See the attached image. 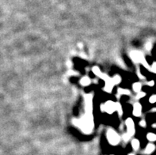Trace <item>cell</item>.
Segmentation results:
<instances>
[{"label": "cell", "instance_id": "cell-7", "mask_svg": "<svg viewBox=\"0 0 156 155\" xmlns=\"http://www.w3.org/2000/svg\"><path fill=\"white\" fill-rule=\"evenodd\" d=\"M131 147L133 148V150H137L140 149V141L136 139H134L131 140Z\"/></svg>", "mask_w": 156, "mask_h": 155}, {"label": "cell", "instance_id": "cell-10", "mask_svg": "<svg viewBox=\"0 0 156 155\" xmlns=\"http://www.w3.org/2000/svg\"><path fill=\"white\" fill-rule=\"evenodd\" d=\"M91 79L87 78V77H84V78H82L81 79V81H80V83L82 85V86H89V85L91 84Z\"/></svg>", "mask_w": 156, "mask_h": 155}, {"label": "cell", "instance_id": "cell-8", "mask_svg": "<svg viewBox=\"0 0 156 155\" xmlns=\"http://www.w3.org/2000/svg\"><path fill=\"white\" fill-rule=\"evenodd\" d=\"M142 89V84L140 82H135L132 85V90H134L136 93H140Z\"/></svg>", "mask_w": 156, "mask_h": 155}, {"label": "cell", "instance_id": "cell-5", "mask_svg": "<svg viewBox=\"0 0 156 155\" xmlns=\"http://www.w3.org/2000/svg\"><path fill=\"white\" fill-rule=\"evenodd\" d=\"M132 113L135 116L140 117L142 115V105L139 102L134 104L133 105V109H132Z\"/></svg>", "mask_w": 156, "mask_h": 155}, {"label": "cell", "instance_id": "cell-11", "mask_svg": "<svg viewBox=\"0 0 156 155\" xmlns=\"http://www.w3.org/2000/svg\"><path fill=\"white\" fill-rule=\"evenodd\" d=\"M149 102L151 104H155L156 103V94L151 95L149 98Z\"/></svg>", "mask_w": 156, "mask_h": 155}, {"label": "cell", "instance_id": "cell-4", "mask_svg": "<svg viewBox=\"0 0 156 155\" xmlns=\"http://www.w3.org/2000/svg\"><path fill=\"white\" fill-rule=\"evenodd\" d=\"M102 107H104L105 111L109 114H112V112L117 111V103H114L112 101H107L104 106Z\"/></svg>", "mask_w": 156, "mask_h": 155}, {"label": "cell", "instance_id": "cell-12", "mask_svg": "<svg viewBox=\"0 0 156 155\" xmlns=\"http://www.w3.org/2000/svg\"><path fill=\"white\" fill-rule=\"evenodd\" d=\"M150 71H151L152 72L156 74V62H154V63H152L151 67H150Z\"/></svg>", "mask_w": 156, "mask_h": 155}, {"label": "cell", "instance_id": "cell-3", "mask_svg": "<svg viewBox=\"0 0 156 155\" xmlns=\"http://www.w3.org/2000/svg\"><path fill=\"white\" fill-rule=\"evenodd\" d=\"M126 127H127V134L130 137L135 134V123L134 121L131 120V118H128L125 121Z\"/></svg>", "mask_w": 156, "mask_h": 155}, {"label": "cell", "instance_id": "cell-16", "mask_svg": "<svg viewBox=\"0 0 156 155\" xmlns=\"http://www.w3.org/2000/svg\"><path fill=\"white\" fill-rule=\"evenodd\" d=\"M147 85L150 86H153L154 85H155V82H154L153 80H151V81H149V82L147 83Z\"/></svg>", "mask_w": 156, "mask_h": 155}, {"label": "cell", "instance_id": "cell-14", "mask_svg": "<svg viewBox=\"0 0 156 155\" xmlns=\"http://www.w3.org/2000/svg\"><path fill=\"white\" fill-rule=\"evenodd\" d=\"M140 127H142V128H146V126H147V123L144 120H141L140 122Z\"/></svg>", "mask_w": 156, "mask_h": 155}, {"label": "cell", "instance_id": "cell-1", "mask_svg": "<svg viewBox=\"0 0 156 155\" xmlns=\"http://www.w3.org/2000/svg\"><path fill=\"white\" fill-rule=\"evenodd\" d=\"M107 139L112 146H117L120 142L121 137L113 129H110L107 131Z\"/></svg>", "mask_w": 156, "mask_h": 155}, {"label": "cell", "instance_id": "cell-9", "mask_svg": "<svg viewBox=\"0 0 156 155\" xmlns=\"http://www.w3.org/2000/svg\"><path fill=\"white\" fill-rule=\"evenodd\" d=\"M147 139L149 142H153L156 141V134L153 133V132H149L147 135Z\"/></svg>", "mask_w": 156, "mask_h": 155}, {"label": "cell", "instance_id": "cell-15", "mask_svg": "<svg viewBox=\"0 0 156 155\" xmlns=\"http://www.w3.org/2000/svg\"><path fill=\"white\" fill-rule=\"evenodd\" d=\"M145 95H146L145 93L140 92L139 93V94L137 95V98H138V99H140V98H142V97H145Z\"/></svg>", "mask_w": 156, "mask_h": 155}, {"label": "cell", "instance_id": "cell-17", "mask_svg": "<svg viewBox=\"0 0 156 155\" xmlns=\"http://www.w3.org/2000/svg\"><path fill=\"white\" fill-rule=\"evenodd\" d=\"M129 155H134V154H129Z\"/></svg>", "mask_w": 156, "mask_h": 155}, {"label": "cell", "instance_id": "cell-13", "mask_svg": "<svg viewBox=\"0 0 156 155\" xmlns=\"http://www.w3.org/2000/svg\"><path fill=\"white\" fill-rule=\"evenodd\" d=\"M151 48H152V44H151V42H148V44H146V49L148 51H151Z\"/></svg>", "mask_w": 156, "mask_h": 155}, {"label": "cell", "instance_id": "cell-2", "mask_svg": "<svg viewBox=\"0 0 156 155\" xmlns=\"http://www.w3.org/2000/svg\"><path fill=\"white\" fill-rule=\"evenodd\" d=\"M131 60L136 63H143L146 61L145 58L143 57V55L140 52L137 51H133L131 52Z\"/></svg>", "mask_w": 156, "mask_h": 155}, {"label": "cell", "instance_id": "cell-6", "mask_svg": "<svg viewBox=\"0 0 156 155\" xmlns=\"http://www.w3.org/2000/svg\"><path fill=\"white\" fill-rule=\"evenodd\" d=\"M155 145L152 143V142H150V143H148L147 145L144 152L147 154H152L155 151Z\"/></svg>", "mask_w": 156, "mask_h": 155}]
</instances>
